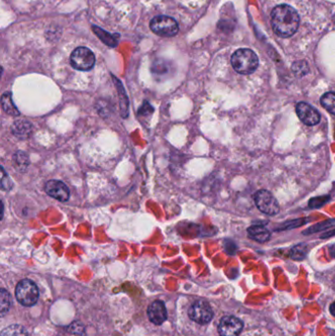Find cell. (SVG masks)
Masks as SVG:
<instances>
[{"instance_id": "6da1fadb", "label": "cell", "mask_w": 335, "mask_h": 336, "mask_svg": "<svg viewBox=\"0 0 335 336\" xmlns=\"http://www.w3.org/2000/svg\"><path fill=\"white\" fill-rule=\"evenodd\" d=\"M300 24L297 11L291 6L281 4L273 8L271 12V25L276 35L282 38L293 36Z\"/></svg>"}, {"instance_id": "7a4b0ae2", "label": "cell", "mask_w": 335, "mask_h": 336, "mask_svg": "<svg viewBox=\"0 0 335 336\" xmlns=\"http://www.w3.org/2000/svg\"><path fill=\"white\" fill-rule=\"evenodd\" d=\"M231 64L236 72L249 75L257 70L259 66V58L253 50L241 48L232 55Z\"/></svg>"}, {"instance_id": "3957f363", "label": "cell", "mask_w": 335, "mask_h": 336, "mask_svg": "<svg viewBox=\"0 0 335 336\" xmlns=\"http://www.w3.org/2000/svg\"><path fill=\"white\" fill-rule=\"evenodd\" d=\"M17 301L25 307L34 306L39 300V289L35 282L30 279L21 280L15 291Z\"/></svg>"}, {"instance_id": "277c9868", "label": "cell", "mask_w": 335, "mask_h": 336, "mask_svg": "<svg viewBox=\"0 0 335 336\" xmlns=\"http://www.w3.org/2000/svg\"><path fill=\"white\" fill-rule=\"evenodd\" d=\"M70 62L73 68L80 71H90L94 68L96 57L94 52L88 48H77L70 56Z\"/></svg>"}, {"instance_id": "5b68a950", "label": "cell", "mask_w": 335, "mask_h": 336, "mask_svg": "<svg viewBox=\"0 0 335 336\" xmlns=\"http://www.w3.org/2000/svg\"><path fill=\"white\" fill-rule=\"evenodd\" d=\"M149 27L151 31L160 37H174L179 32V26L175 19L168 16H156L151 21Z\"/></svg>"}, {"instance_id": "8992f818", "label": "cell", "mask_w": 335, "mask_h": 336, "mask_svg": "<svg viewBox=\"0 0 335 336\" xmlns=\"http://www.w3.org/2000/svg\"><path fill=\"white\" fill-rule=\"evenodd\" d=\"M255 203L258 209L265 215L274 216L279 213V205L274 196L267 190H261L255 196Z\"/></svg>"}, {"instance_id": "52a82bcc", "label": "cell", "mask_w": 335, "mask_h": 336, "mask_svg": "<svg viewBox=\"0 0 335 336\" xmlns=\"http://www.w3.org/2000/svg\"><path fill=\"white\" fill-rule=\"evenodd\" d=\"M189 316L197 323L206 324L213 319L214 311L207 301L198 300L192 305L189 310Z\"/></svg>"}, {"instance_id": "ba28073f", "label": "cell", "mask_w": 335, "mask_h": 336, "mask_svg": "<svg viewBox=\"0 0 335 336\" xmlns=\"http://www.w3.org/2000/svg\"><path fill=\"white\" fill-rule=\"evenodd\" d=\"M242 329V320L233 315L223 316L218 324V332L221 336H238Z\"/></svg>"}, {"instance_id": "9c48e42d", "label": "cell", "mask_w": 335, "mask_h": 336, "mask_svg": "<svg viewBox=\"0 0 335 336\" xmlns=\"http://www.w3.org/2000/svg\"><path fill=\"white\" fill-rule=\"evenodd\" d=\"M296 112L300 120L308 126H314L320 120L319 112L307 102H299L296 105Z\"/></svg>"}, {"instance_id": "30bf717a", "label": "cell", "mask_w": 335, "mask_h": 336, "mask_svg": "<svg viewBox=\"0 0 335 336\" xmlns=\"http://www.w3.org/2000/svg\"><path fill=\"white\" fill-rule=\"evenodd\" d=\"M45 190L49 197L59 202H67L70 198L68 187L59 180H49L46 184Z\"/></svg>"}, {"instance_id": "8fae6325", "label": "cell", "mask_w": 335, "mask_h": 336, "mask_svg": "<svg viewBox=\"0 0 335 336\" xmlns=\"http://www.w3.org/2000/svg\"><path fill=\"white\" fill-rule=\"evenodd\" d=\"M147 315L152 323L156 325L162 324L168 318V312L164 303L161 301H154L151 303L147 308Z\"/></svg>"}, {"instance_id": "7c38bea8", "label": "cell", "mask_w": 335, "mask_h": 336, "mask_svg": "<svg viewBox=\"0 0 335 336\" xmlns=\"http://www.w3.org/2000/svg\"><path fill=\"white\" fill-rule=\"evenodd\" d=\"M248 234L251 239L260 243H264L270 238V232L263 225H253L249 227Z\"/></svg>"}, {"instance_id": "4fadbf2b", "label": "cell", "mask_w": 335, "mask_h": 336, "mask_svg": "<svg viewBox=\"0 0 335 336\" xmlns=\"http://www.w3.org/2000/svg\"><path fill=\"white\" fill-rule=\"evenodd\" d=\"M93 31L96 34V36L99 38V40L105 44L107 47L110 48H115L118 44L117 38L119 37L118 35H111L110 33L106 32L105 30H102L96 26H93Z\"/></svg>"}, {"instance_id": "5bb4252c", "label": "cell", "mask_w": 335, "mask_h": 336, "mask_svg": "<svg viewBox=\"0 0 335 336\" xmlns=\"http://www.w3.org/2000/svg\"><path fill=\"white\" fill-rule=\"evenodd\" d=\"M113 79L115 81V85L117 87V92H118V96H119L121 116L123 118H126V117H128V113H129V100H128L126 92H125L124 87L121 84V82H120L119 80H117L115 77H113Z\"/></svg>"}, {"instance_id": "9a60e30c", "label": "cell", "mask_w": 335, "mask_h": 336, "mask_svg": "<svg viewBox=\"0 0 335 336\" xmlns=\"http://www.w3.org/2000/svg\"><path fill=\"white\" fill-rule=\"evenodd\" d=\"M32 125L27 121L20 120L15 122L12 126V133L21 139L28 138L32 132Z\"/></svg>"}, {"instance_id": "2e32d148", "label": "cell", "mask_w": 335, "mask_h": 336, "mask_svg": "<svg viewBox=\"0 0 335 336\" xmlns=\"http://www.w3.org/2000/svg\"><path fill=\"white\" fill-rule=\"evenodd\" d=\"M1 104H2V108L3 110L10 115L13 116H17L20 114L19 110L17 109V107L14 105L13 100H12V96L10 93H4L1 97Z\"/></svg>"}, {"instance_id": "e0dca14e", "label": "cell", "mask_w": 335, "mask_h": 336, "mask_svg": "<svg viewBox=\"0 0 335 336\" xmlns=\"http://www.w3.org/2000/svg\"><path fill=\"white\" fill-rule=\"evenodd\" d=\"M30 164V159L25 151H17L13 155V165L20 172H24Z\"/></svg>"}, {"instance_id": "ac0fdd59", "label": "cell", "mask_w": 335, "mask_h": 336, "mask_svg": "<svg viewBox=\"0 0 335 336\" xmlns=\"http://www.w3.org/2000/svg\"><path fill=\"white\" fill-rule=\"evenodd\" d=\"M320 103L329 113L335 115V93L329 92L324 94L320 98Z\"/></svg>"}, {"instance_id": "d6986e66", "label": "cell", "mask_w": 335, "mask_h": 336, "mask_svg": "<svg viewBox=\"0 0 335 336\" xmlns=\"http://www.w3.org/2000/svg\"><path fill=\"white\" fill-rule=\"evenodd\" d=\"M11 296L6 289H1L0 291V312L1 315H5L11 307Z\"/></svg>"}, {"instance_id": "ffe728a7", "label": "cell", "mask_w": 335, "mask_h": 336, "mask_svg": "<svg viewBox=\"0 0 335 336\" xmlns=\"http://www.w3.org/2000/svg\"><path fill=\"white\" fill-rule=\"evenodd\" d=\"M1 336H28V331L20 324H12L2 330Z\"/></svg>"}, {"instance_id": "44dd1931", "label": "cell", "mask_w": 335, "mask_h": 336, "mask_svg": "<svg viewBox=\"0 0 335 336\" xmlns=\"http://www.w3.org/2000/svg\"><path fill=\"white\" fill-rule=\"evenodd\" d=\"M306 255H307V249L304 245L295 246L290 252V257L296 261L304 260L306 258Z\"/></svg>"}, {"instance_id": "7402d4cb", "label": "cell", "mask_w": 335, "mask_h": 336, "mask_svg": "<svg viewBox=\"0 0 335 336\" xmlns=\"http://www.w3.org/2000/svg\"><path fill=\"white\" fill-rule=\"evenodd\" d=\"M292 71L296 76L302 77V76H305L309 73V67H308V64L305 61H297L293 64Z\"/></svg>"}, {"instance_id": "603a6c76", "label": "cell", "mask_w": 335, "mask_h": 336, "mask_svg": "<svg viewBox=\"0 0 335 336\" xmlns=\"http://www.w3.org/2000/svg\"><path fill=\"white\" fill-rule=\"evenodd\" d=\"M13 187V183L9 177V175L5 172L4 168L1 167V188L2 190L9 191Z\"/></svg>"}, {"instance_id": "cb8c5ba5", "label": "cell", "mask_w": 335, "mask_h": 336, "mask_svg": "<svg viewBox=\"0 0 335 336\" xmlns=\"http://www.w3.org/2000/svg\"><path fill=\"white\" fill-rule=\"evenodd\" d=\"M330 199L329 196H321V197H316V198H312L310 203H309V206L311 209H317V208H320L322 207L326 202H328V200Z\"/></svg>"}, {"instance_id": "d4e9b609", "label": "cell", "mask_w": 335, "mask_h": 336, "mask_svg": "<svg viewBox=\"0 0 335 336\" xmlns=\"http://www.w3.org/2000/svg\"><path fill=\"white\" fill-rule=\"evenodd\" d=\"M335 224V220H327L321 223H318L316 225H313L311 228H309L307 230V232H305V234H310V233H314L317 232L318 230H322V229H326L327 227H330L331 225Z\"/></svg>"}, {"instance_id": "484cf974", "label": "cell", "mask_w": 335, "mask_h": 336, "mask_svg": "<svg viewBox=\"0 0 335 336\" xmlns=\"http://www.w3.org/2000/svg\"><path fill=\"white\" fill-rule=\"evenodd\" d=\"M333 235H335V230H333V231H329V232H327V233L323 234V235L321 236V238L323 239V238H327V237H331V236H333Z\"/></svg>"}, {"instance_id": "4316f807", "label": "cell", "mask_w": 335, "mask_h": 336, "mask_svg": "<svg viewBox=\"0 0 335 336\" xmlns=\"http://www.w3.org/2000/svg\"><path fill=\"white\" fill-rule=\"evenodd\" d=\"M329 254L331 255L332 258H334L335 259V244L329 247Z\"/></svg>"}, {"instance_id": "83f0119b", "label": "cell", "mask_w": 335, "mask_h": 336, "mask_svg": "<svg viewBox=\"0 0 335 336\" xmlns=\"http://www.w3.org/2000/svg\"><path fill=\"white\" fill-rule=\"evenodd\" d=\"M329 311H330V312H331V314H332V315H334L335 316V301L334 303H332V304H331Z\"/></svg>"}]
</instances>
